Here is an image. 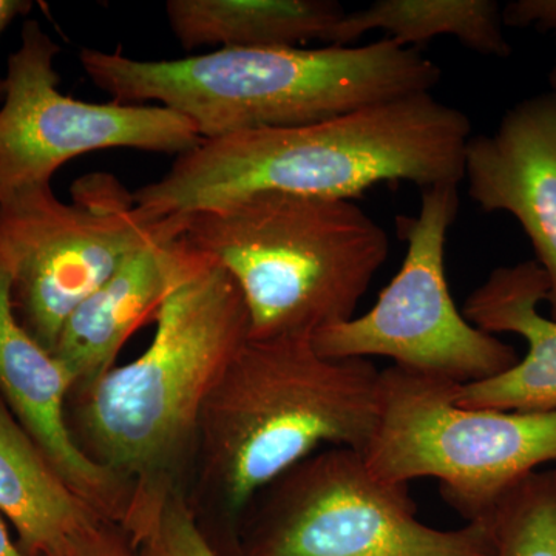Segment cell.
Here are the masks:
<instances>
[{
	"label": "cell",
	"mask_w": 556,
	"mask_h": 556,
	"mask_svg": "<svg viewBox=\"0 0 556 556\" xmlns=\"http://www.w3.org/2000/svg\"><path fill=\"white\" fill-rule=\"evenodd\" d=\"M470 138L466 113L427 91L305 126L201 139L134 199L164 218L265 190L353 201L380 182L459 185Z\"/></svg>",
	"instance_id": "cell-1"
},
{
	"label": "cell",
	"mask_w": 556,
	"mask_h": 556,
	"mask_svg": "<svg viewBox=\"0 0 556 556\" xmlns=\"http://www.w3.org/2000/svg\"><path fill=\"white\" fill-rule=\"evenodd\" d=\"M84 72L112 101L174 110L201 139L305 126L433 91L441 67L416 47L383 38L320 49H218L170 61L84 49Z\"/></svg>",
	"instance_id": "cell-2"
},
{
	"label": "cell",
	"mask_w": 556,
	"mask_h": 556,
	"mask_svg": "<svg viewBox=\"0 0 556 556\" xmlns=\"http://www.w3.org/2000/svg\"><path fill=\"white\" fill-rule=\"evenodd\" d=\"M380 415V369L320 356L313 338L248 340L204 402L197 437L211 506L240 555L254 497L324 445L364 455Z\"/></svg>",
	"instance_id": "cell-3"
},
{
	"label": "cell",
	"mask_w": 556,
	"mask_h": 556,
	"mask_svg": "<svg viewBox=\"0 0 556 556\" xmlns=\"http://www.w3.org/2000/svg\"><path fill=\"white\" fill-rule=\"evenodd\" d=\"M155 321L148 350L80 396L84 453L130 484L174 478L212 388L249 340L236 280L188 247Z\"/></svg>",
	"instance_id": "cell-4"
},
{
	"label": "cell",
	"mask_w": 556,
	"mask_h": 556,
	"mask_svg": "<svg viewBox=\"0 0 556 556\" xmlns=\"http://www.w3.org/2000/svg\"><path fill=\"white\" fill-rule=\"evenodd\" d=\"M181 239L236 280L249 340L351 320L390 252L387 230L353 201L273 190L186 215Z\"/></svg>",
	"instance_id": "cell-5"
},
{
	"label": "cell",
	"mask_w": 556,
	"mask_h": 556,
	"mask_svg": "<svg viewBox=\"0 0 556 556\" xmlns=\"http://www.w3.org/2000/svg\"><path fill=\"white\" fill-rule=\"evenodd\" d=\"M459 383L409 369L380 371V415L364 459L390 482L433 478L467 522H482L536 468L556 460V412L466 408Z\"/></svg>",
	"instance_id": "cell-6"
},
{
	"label": "cell",
	"mask_w": 556,
	"mask_h": 556,
	"mask_svg": "<svg viewBox=\"0 0 556 556\" xmlns=\"http://www.w3.org/2000/svg\"><path fill=\"white\" fill-rule=\"evenodd\" d=\"M240 556H492V536L485 522L424 525L408 484L376 477L354 450L331 447L254 497Z\"/></svg>",
	"instance_id": "cell-7"
},
{
	"label": "cell",
	"mask_w": 556,
	"mask_h": 556,
	"mask_svg": "<svg viewBox=\"0 0 556 556\" xmlns=\"http://www.w3.org/2000/svg\"><path fill=\"white\" fill-rule=\"evenodd\" d=\"M457 186L420 189L417 215H399L397 233L407 243L401 269L368 313L313 336L320 356L387 357L396 367L459 386L496 378L518 364L517 350L471 325L450 292L445 247L459 211Z\"/></svg>",
	"instance_id": "cell-8"
},
{
	"label": "cell",
	"mask_w": 556,
	"mask_h": 556,
	"mask_svg": "<svg viewBox=\"0 0 556 556\" xmlns=\"http://www.w3.org/2000/svg\"><path fill=\"white\" fill-rule=\"evenodd\" d=\"M164 218L142 211L134 192L108 174L79 178L72 203L51 185L0 201V251L13 270V305L25 331L53 354L73 311Z\"/></svg>",
	"instance_id": "cell-9"
},
{
	"label": "cell",
	"mask_w": 556,
	"mask_h": 556,
	"mask_svg": "<svg viewBox=\"0 0 556 556\" xmlns=\"http://www.w3.org/2000/svg\"><path fill=\"white\" fill-rule=\"evenodd\" d=\"M61 47L38 21H25L20 49L7 61L0 105V201L51 185L68 161L108 149L182 155L201 141L174 110L118 101L87 102L62 93L54 60Z\"/></svg>",
	"instance_id": "cell-10"
},
{
	"label": "cell",
	"mask_w": 556,
	"mask_h": 556,
	"mask_svg": "<svg viewBox=\"0 0 556 556\" xmlns=\"http://www.w3.org/2000/svg\"><path fill=\"white\" fill-rule=\"evenodd\" d=\"M468 197L482 211L517 218L548 278L556 320V90L508 109L493 134L468 139Z\"/></svg>",
	"instance_id": "cell-11"
},
{
	"label": "cell",
	"mask_w": 556,
	"mask_h": 556,
	"mask_svg": "<svg viewBox=\"0 0 556 556\" xmlns=\"http://www.w3.org/2000/svg\"><path fill=\"white\" fill-rule=\"evenodd\" d=\"M72 390L60 362L22 327L13 305V270L0 251V397L65 482L102 517L116 521L130 484L79 447L65 417Z\"/></svg>",
	"instance_id": "cell-12"
},
{
	"label": "cell",
	"mask_w": 556,
	"mask_h": 556,
	"mask_svg": "<svg viewBox=\"0 0 556 556\" xmlns=\"http://www.w3.org/2000/svg\"><path fill=\"white\" fill-rule=\"evenodd\" d=\"M185 226L186 215L164 218L161 228L131 251L65 321L53 357L80 396L115 368L127 340L156 318L185 257Z\"/></svg>",
	"instance_id": "cell-13"
},
{
	"label": "cell",
	"mask_w": 556,
	"mask_h": 556,
	"mask_svg": "<svg viewBox=\"0 0 556 556\" xmlns=\"http://www.w3.org/2000/svg\"><path fill=\"white\" fill-rule=\"evenodd\" d=\"M548 278L536 260L500 266L467 295L464 317L489 332H510L527 342L514 368L484 382L457 388V404L503 412H556V320L538 306L547 300Z\"/></svg>",
	"instance_id": "cell-14"
},
{
	"label": "cell",
	"mask_w": 556,
	"mask_h": 556,
	"mask_svg": "<svg viewBox=\"0 0 556 556\" xmlns=\"http://www.w3.org/2000/svg\"><path fill=\"white\" fill-rule=\"evenodd\" d=\"M0 514L10 519L28 556L64 555L102 517L65 482L2 397Z\"/></svg>",
	"instance_id": "cell-15"
},
{
	"label": "cell",
	"mask_w": 556,
	"mask_h": 556,
	"mask_svg": "<svg viewBox=\"0 0 556 556\" xmlns=\"http://www.w3.org/2000/svg\"><path fill=\"white\" fill-rule=\"evenodd\" d=\"M167 22L185 50L331 46L346 11L336 0H169Z\"/></svg>",
	"instance_id": "cell-16"
},
{
	"label": "cell",
	"mask_w": 556,
	"mask_h": 556,
	"mask_svg": "<svg viewBox=\"0 0 556 556\" xmlns=\"http://www.w3.org/2000/svg\"><path fill=\"white\" fill-rule=\"evenodd\" d=\"M503 27V7L493 0H379L346 13L331 46H353L365 33L383 30L402 47L452 36L484 56L508 58Z\"/></svg>",
	"instance_id": "cell-17"
},
{
	"label": "cell",
	"mask_w": 556,
	"mask_h": 556,
	"mask_svg": "<svg viewBox=\"0 0 556 556\" xmlns=\"http://www.w3.org/2000/svg\"><path fill=\"white\" fill-rule=\"evenodd\" d=\"M118 526L137 556H219L174 478L131 482Z\"/></svg>",
	"instance_id": "cell-18"
},
{
	"label": "cell",
	"mask_w": 556,
	"mask_h": 556,
	"mask_svg": "<svg viewBox=\"0 0 556 556\" xmlns=\"http://www.w3.org/2000/svg\"><path fill=\"white\" fill-rule=\"evenodd\" d=\"M482 522L492 556H556V470L522 479Z\"/></svg>",
	"instance_id": "cell-19"
},
{
	"label": "cell",
	"mask_w": 556,
	"mask_h": 556,
	"mask_svg": "<svg viewBox=\"0 0 556 556\" xmlns=\"http://www.w3.org/2000/svg\"><path fill=\"white\" fill-rule=\"evenodd\" d=\"M62 556H137L123 529L101 517L87 527Z\"/></svg>",
	"instance_id": "cell-20"
},
{
	"label": "cell",
	"mask_w": 556,
	"mask_h": 556,
	"mask_svg": "<svg viewBox=\"0 0 556 556\" xmlns=\"http://www.w3.org/2000/svg\"><path fill=\"white\" fill-rule=\"evenodd\" d=\"M503 22L507 27H535L556 35V0H515L503 7Z\"/></svg>",
	"instance_id": "cell-21"
},
{
	"label": "cell",
	"mask_w": 556,
	"mask_h": 556,
	"mask_svg": "<svg viewBox=\"0 0 556 556\" xmlns=\"http://www.w3.org/2000/svg\"><path fill=\"white\" fill-rule=\"evenodd\" d=\"M31 10V0H0V38L17 17L27 16Z\"/></svg>",
	"instance_id": "cell-22"
},
{
	"label": "cell",
	"mask_w": 556,
	"mask_h": 556,
	"mask_svg": "<svg viewBox=\"0 0 556 556\" xmlns=\"http://www.w3.org/2000/svg\"><path fill=\"white\" fill-rule=\"evenodd\" d=\"M0 556H28L22 552L20 544L13 543L2 519H0Z\"/></svg>",
	"instance_id": "cell-23"
},
{
	"label": "cell",
	"mask_w": 556,
	"mask_h": 556,
	"mask_svg": "<svg viewBox=\"0 0 556 556\" xmlns=\"http://www.w3.org/2000/svg\"><path fill=\"white\" fill-rule=\"evenodd\" d=\"M548 80H551L552 90H556V54H555L554 67H552V70H551V75H548Z\"/></svg>",
	"instance_id": "cell-24"
},
{
	"label": "cell",
	"mask_w": 556,
	"mask_h": 556,
	"mask_svg": "<svg viewBox=\"0 0 556 556\" xmlns=\"http://www.w3.org/2000/svg\"><path fill=\"white\" fill-rule=\"evenodd\" d=\"M5 98V78H0V102Z\"/></svg>",
	"instance_id": "cell-25"
}]
</instances>
